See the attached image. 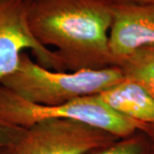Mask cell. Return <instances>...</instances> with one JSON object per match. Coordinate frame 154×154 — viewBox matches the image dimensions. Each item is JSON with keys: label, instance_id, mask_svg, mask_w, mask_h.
<instances>
[{"label": "cell", "instance_id": "6da1fadb", "mask_svg": "<svg viewBox=\"0 0 154 154\" xmlns=\"http://www.w3.org/2000/svg\"><path fill=\"white\" fill-rule=\"evenodd\" d=\"M29 30L54 52L65 71L112 66L109 51L111 5L104 0H31Z\"/></svg>", "mask_w": 154, "mask_h": 154}, {"label": "cell", "instance_id": "9c48e42d", "mask_svg": "<svg viewBox=\"0 0 154 154\" xmlns=\"http://www.w3.org/2000/svg\"><path fill=\"white\" fill-rule=\"evenodd\" d=\"M88 154H152V147L147 138L135 133L131 136L117 139Z\"/></svg>", "mask_w": 154, "mask_h": 154}, {"label": "cell", "instance_id": "4fadbf2b", "mask_svg": "<svg viewBox=\"0 0 154 154\" xmlns=\"http://www.w3.org/2000/svg\"><path fill=\"white\" fill-rule=\"evenodd\" d=\"M20 1H22V2H26V3H28V2L31 1V0H20Z\"/></svg>", "mask_w": 154, "mask_h": 154}, {"label": "cell", "instance_id": "8fae6325", "mask_svg": "<svg viewBox=\"0 0 154 154\" xmlns=\"http://www.w3.org/2000/svg\"><path fill=\"white\" fill-rule=\"evenodd\" d=\"M110 5L136 4V5H154V0H104Z\"/></svg>", "mask_w": 154, "mask_h": 154}, {"label": "cell", "instance_id": "3957f363", "mask_svg": "<svg viewBox=\"0 0 154 154\" xmlns=\"http://www.w3.org/2000/svg\"><path fill=\"white\" fill-rule=\"evenodd\" d=\"M0 118L24 128L45 120L69 119L100 128L119 139L131 136L138 131L142 132L140 124L111 110L98 95L47 106L30 103L1 85Z\"/></svg>", "mask_w": 154, "mask_h": 154}, {"label": "cell", "instance_id": "52a82bcc", "mask_svg": "<svg viewBox=\"0 0 154 154\" xmlns=\"http://www.w3.org/2000/svg\"><path fill=\"white\" fill-rule=\"evenodd\" d=\"M98 97L116 113L136 122L154 140V99L140 84L125 77Z\"/></svg>", "mask_w": 154, "mask_h": 154}, {"label": "cell", "instance_id": "7a4b0ae2", "mask_svg": "<svg viewBox=\"0 0 154 154\" xmlns=\"http://www.w3.org/2000/svg\"><path fill=\"white\" fill-rule=\"evenodd\" d=\"M124 78L117 66L77 71L50 69L23 52L16 70L0 85L30 103L52 106L98 95Z\"/></svg>", "mask_w": 154, "mask_h": 154}, {"label": "cell", "instance_id": "7c38bea8", "mask_svg": "<svg viewBox=\"0 0 154 154\" xmlns=\"http://www.w3.org/2000/svg\"><path fill=\"white\" fill-rule=\"evenodd\" d=\"M0 154H16L14 147H0Z\"/></svg>", "mask_w": 154, "mask_h": 154}, {"label": "cell", "instance_id": "30bf717a", "mask_svg": "<svg viewBox=\"0 0 154 154\" xmlns=\"http://www.w3.org/2000/svg\"><path fill=\"white\" fill-rule=\"evenodd\" d=\"M26 132V128L15 126L0 118V147H15Z\"/></svg>", "mask_w": 154, "mask_h": 154}, {"label": "cell", "instance_id": "277c9868", "mask_svg": "<svg viewBox=\"0 0 154 154\" xmlns=\"http://www.w3.org/2000/svg\"><path fill=\"white\" fill-rule=\"evenodd\" d=\"M117 139L82 122L49 119L26 128L14 150L16 154H88Z\"/></svg>", "mask_w": 154, "mask_h": 154}, {"label": "cell", "instance_id": "8992f818", "mask_svg": "<svg viewBox=\"0 0 154 154\" xmlns=\"http://www.w3.org/2000/svg\"><path fill=\"white\" fill-rule=\"evenodd\" d=\"M109 51L112 66H118L134 51L154 46V5H111Z\"/></svg>", "mask_w": 154, "mask_h": 154}, {"label": "cell", "instance_id": "ba28073f", "mask_svg": "<svg viewBox=\"0 0 154 154\" xmlns=\"http://www.w3.org/2000/svg\"><path fill=\"white\" fill-rule=\"evenodd\" d=\"M124 76L140 84L154 99V46H146L122 60Z\"/></svg>", "mask_w": 154, "mask_h": 154}, {"label": "cell", "instance_id": "5b68a950", "mask_svg": "<svg viewBox=\"0 0 154 154\" xmlns=\"http://www.w3.org/2000/svg\"><path fill=\"white\" fill-rule=\"evenodd\" d=\"M28 4L20 0H0V83L16 70L26 50L42 66L64 70L54 51L39 44L32 35L27 21Z\"/></svg>", "mask_w": 154, "mask_h": 154}]
</instances>
